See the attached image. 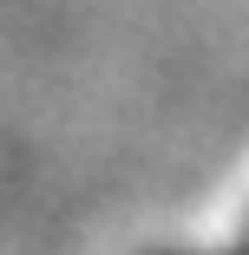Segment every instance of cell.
<instances>
[{
    "mask_svg": "<svg viewBox=\"0 0 249 255\" xmlns=\"http://www.w3.org/2000/svg\"><path fill=\"white\" fill-rule=\"evenodd\" d=\"M217 255H249V249H217Z\"/></svg>",
    "mask_w": 249,
    "mask_h": 255,
    "instance_id": "obj_1",
    "label": "cell"
}]
</instances>
